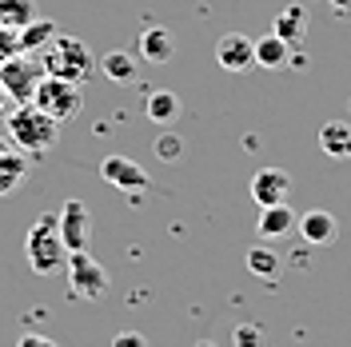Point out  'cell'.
I'll return each instance as SVG.
<instances>
[{
  "label": "cell",
  "instance_id": "cell-1",
  "mask_svg": "<svg viewBox=\"0 0 351 347\" xmlns=\"http://www.w3.org/2000/svg\"><path fill=\"white\" fill-rule=\"evenodd\" d=\"M4 120H8L12 148L24 156H40L48 148H56V140H60V120H52L48 112H40L32 100L28 104H12V112Z\"/></svg>",
  "mask_w": 351,
  "mask_h": 347
},
{
  "label": "cell",
  "instance_id": "cell-2",
  "mask_svg": "<svg viewBox=\"0 0 351 347\" xmlns=\"http://www.w3.org/2000/svg\"><path fill=\"white\" fill-rule=\"evenodd\" d=\"M40 64H44L48 76H60V80H72V84H84V80L96 76L100 60L88 52V44L80 40V36H56V40L40 52Z\"/></svg>",
  "mask_w": 351,
  "mask_h": 347
},
{
  "label": "cell",
  "instance_id": "cell-3",
  "mask_svg": "<svg viewBox=\"0 0 351 347\" xmlns=\"http://www.w3.org/2000/svg\"><path fill=\"white\" fill-rule=\"evenodd\" d=\"M24 256H28V267L36 276H56L68 267V248L60 239V228H56V216H40L28 236H24Z\"/></svg>",
  "mask_w": 351,
  "mask_h": 347
},
{
  "label": "cell",
  "instance_id": "cell-4",
  "mask_svg": "<svg viewBox=\"0 0 351 347\" xmlns=\"http://www.w3.org/2000/svg\"><path fill=\"white\" fill-rule=\"evenodd\" d=\"M32 104L40 112H48L52 120L68 124V120H76L80 108H84V92H80V84H72V80H60V76H48L44 72V80L32 92Z\"/></svg>",
  "mask_w": 351,
  "mask_h": 347
},
{
  "label": "cell",
  "instance_id": "cell-5",
  "mask_svg": "<svg viewBox=\"0 0 351 347\" xmlns=\"http://www.w3.org/2000/svg\"><path fill=\"white\" fill-rule=\"evenodd\" d=\"M68 291L76 296V300H100L104 291H108V272H104V263L92 260L84 252H68Z\"/></svg>",
  "mask_w": 351,
  "mask_h": 347
},
{
  "label": "cell",
  "instance_id": "cell-6",
  "mask_svg": "<svg viewBox=\"0 0 351 347\" xmlns=\"http://www.w3.org/2000/svg\"><path fill=\"white\" fill-rule=\"evenodd\" d=\"M40 80H44V64L32 60V52H21V56L0 64V88L12 96V104H28Z\"/></svg>",
  "mask_w": 351,
  "mask_h": 347
},
{
  "label": "cell",
  "instance_id": "cell-7",
  "mask_svg": "<svg viewBox=\"0 0 351 347\" xmlns=\"http://www.w3.org/2000/svg\"><path fill=\"white\" fill-rule=\"evenodd\" d=\"M56 228L64 239L68 252H84L88 236H92V212H88L84 200H64V208L56 212Z\"/></svg>",
  "mask_w": 351,
  "mask_h": 347
},
{
  "label": "cell",
  "instance_id": "cell-8",
  "mask_svg": "<svg viewBox=\"0 0 351 347\" xmlns=\"http://www.w3.org/2000/svg\"><path fill=\"white\" fill-rule=\"evenodd\" d=\"M100 176H104V184H112V188H120V192H144L148 184H152V176L144 172L136 160H128V156H104V164H100Z\"/></svg>",
  "mask_w": 351,
  "mask_h": 347
},
{
  "label": "cell",
  "instance_id": "cell-9",
  "mask_svg": "<svg viewBox=\"0 0 351 347\" xmlns=\"http://www.w3.org/2000/svg\"><path fill=\"white\" fill-rule=\"evenodd\" d=\"M216 64L223 72H247V68L256 64V40L252 36H243V32H228V36H219L216 40Z\"/></svg>",
  "mask_w": 351,
  "mask_h": 347
},
{
  "label": "cell",
  "instance_id": "cell-10",
  "mask_svg": "<svg viewBox=\"0 0 351 347\" xmlns=\"http://www.w3.org/2000/svg\"><path fill=\"white\" fill-rule=\"evenodd\" d=\"M291 195V176L284 168H260L252 176V200L260 208H271V204H287Z\"/></svg>",
  "mask_w": 351,
  "mask_h": 347
},
{
  "label": "cell",
  "instance_id": "cell-11",
  "mask_svg": "<svg viewBox=\"0 0 351 347\" xmlns=\"http://www.w3.org/2000/svg\"><path fill=\"white\" fill-rule=\"evenodd\" d=\"M295 228H300L304 243H311V248H331V243L339 239V219L331 216V212H324V208H311V212H304Z\"/></svg>",
  "mask_w": 351,
  "mask_h": 347
},
{
  "label": "cell",
  "instance_id": "cell-12",
  "mask_svg": "<svg viewBox=\"0 0 351 347\" xmlns=\"http://www.w3.org/2000/svg\"><path fill=\"white\" fill-rule=\"evenodd\" d=\"M295 224L300 216L287 208V204H271V208H260V219H256V236L267 239V243H276V239H287L295 232Z\"/></svg>",
  "mask_w": 351,
  "mask_h": 347
},
{
  "label": "cell",
  "instance_id": "cell-13",
  "mask_svg": "<svg viewBox=\"0 0 351 347\" xmlns=\"http://www.w3.org/2000/svg\"><path fill=\"white\" fill-rule=\"evenodd\" d=\"M136 52H140L148 64H168V60L176 56V36L168 32V28L152 24V28H144V32L136 36Z\"/></svg>",
  "mask_w": 351,
  "mask_h": 347
},
{
  "label": "cell",
  "instance_id": "cell-14",
  "mask_svg": "<svg viewBox=\"0 0 351 347\" xmlns=\"http://www.w3.org/2000/svg\"><path fill=\"white\" fill-rule=\"evenodd\" d=\"M271 32H276L284 44H304L307 40V8L304 4H287V8H280L276 21H271Z\"/></svg>",
  "mask_w": 351,
  "mask_h": 347
},
{
  "label": "cell",
  "instance_id": "cell-15",
  "mask_svg": "<svg viewBox=\"0 0 351 347\" xmlns=\"http://www.w3.org/2000/svg\"><path fill=\"white\" fill-rule=\"evenodd\" d=\"M180 112H184V104H180V96L168 92V88L148 92V100H144V116H148L152 124H160V128H172L176 120H180Z\"/></svg>",
  "mask_w": 351,
  "mask_h": 347
},
{
  "label": "cell",
  "instance_id": "cell-16",
  "mask_svg": "<svg viewBox=\"0 0 351 347\" xmlns=\"http://www.w3.org/2000/svg\"><path fill=\"white\" fill-rule=\"evenodd\" d=\"M100 72L108 76L112 84H136L140 80V68H136V56L132 52H108L104 60H100Z\"/></svg>",
  "mask_w": 351,
  "mask_h": 347
},
{
  "label": "cell",
  "instance_id": "cell-17",
  "mask_svg": "<svg viewBox=\"0 0 351 347\" xmlns=\"http://www.w3.org/2000/svg\"><path fill=\"white\" fill-rule=\"evenodd\" d=\"M16 36H21V52H44L48 44L60 36V28H56V21H40L36 16L32 24H24Z\"/></svg>",
  "mask_w": 351,
  "mask_h": 347
},
{
  "label": "cell",
  "instance_id": "cell-18",
  "mask_svg": "<svg viewBox=\"0 0 351 347\" xmlns=\"http://www.w3.org/2000/svg\"><path fill=\"white\" fill-rule=\"evenodd\" d=\"M319 148L328 156H335V160H348L351 156V124H343V120L324 124L319 128Z\"/></svg>",
  "mask_w": 351,
  "mask_h": 347
},
{
  "label": "cell",
  "instance_id": "cell-19",
  "mask_svg": "<svg viewBox=\"0 0 351 347\" xmlns=\"http://www.w3.org/2000/svg\"><path fill=\"white\" fill-rule=\"evenodd\" d=\"M24 176H28V156L24 152L12 148L8 156H0V195H12L24 184Z\"/></svg>",
  "mask_w": 351,
  "mask_h": 347
},
{
  "label": "cell",
  "instance_id": "cell-20",
  "mask_svg": "<svg viewBox=\"0 0 351 347\" xmlns=\"http://www.w3.org/2000/svg\"><path fill=\"white\" fill-rule=\"evenodd\" d=\"M287 60H291V44H284L276 32L256 40V64L260 68H284Z\"/></svg>",
  "mask_w": 351,
  "mask_h": 347
},
{
  "label": "cell",
  "instance_id": "cell-21",
  "mask_svg": "<svg viewBox=\"0 0 351 347\" xmlns=\"http://www.w3.org/2000/svg\"><path fill=\"white\" fill-rule=\"evenodd\" d=\"M36 21V0H0V24L4 28H16Z\"/></svg>",
  "mask_w": 351,
  "mask_h": 347
},
{
  "label": "cell",
  "instance_id": "cell-22",
  "mask_svg": "<svg viewBox=\"0 0 351 347\" xmlns=\"http://www.w3.org/2000/svg\"><path fill=\"white\" fill-rule=\"evenodd\" d=\"M247 272L260 276V280H276V272H280L276 252H267V248H252V252H247Z\"/></svg>",
  "mask_w": 351,
  "mask_h": 347
},
{
  "label": "cell",
  "instance_id": "cell-23",
  "mask_svg": "<svg viewBox=\"0 0 351 347\" xmlns=\"http://www.w3.org/2000/svg\"><path fill=\"white\" fill-rule=\"evenodd\" d=\"M156 156H160V160H180V156H184V140H180L176 132H160V136H156Z\"/></svg>",
  "mask_w": 351,
  "mask_h": 347
},
{
  "label": "cell",
  "instance_id": "cell-24",
  "mask_svg": "<svg viewBox=\"0 0 351 347\" xmlns=\"http://www.w3.org/2000/svg\"><path fill=\"white\" fill-rule=\"evenodd\" d=\"M232 344L236 347H263V327L260 324H240L232 331Z\"/></svg>",
  "mask_w": 351,
  "mask_h": 347
},
{
  "label": "cell",
  "instance_id": "cell-25",
  "mask_svg": "<svg viewBox=\"0 0 351 347\" xmlns=\"http://www.w3.org/2000/svg\"><path fill=\"white\" fill-rule=\"evenodd\" d=\"M12 56H21V36H16V28H4L0 24V64L12 60Z\"/></svg>",
  "mask_w": 351,
  "mask_h": 347
},
{
  "label": "cell",
  "instance_id": "cell-26",
  "mask_svg": "<svg viewBox=\"0 0 351 347\" xmlns=\"http://www.w3.org/2000/svg\"><path fill=\"white\" fill-rule=\"evenodd\" d=\"M16 347H60L52 335H40V331H24L21 339H16Z\"/></svg>",
  "mask_w": 351,
  "mask_h": 347
},
{
  "label": "cell",
  "instance_id": "cell-27",
  "mask_svg": "<svg viewBox=\"0 0 351 347\" xmlns=\"http://www.w3.org/2000/svg\"><path fill=\"white\" fill-rule=\"evenodd\" d=\"M112 347H148V339L140 331H116L112 335Z\"/></svg>",
  "mask_w": 351,
  "mask_h": 347
},
{
  "label": "cell",
  "instance_id": "cell-28",
  "mask_svg": "<svg viewBox=\"0 0 351 347\" xmlns=\"http://www.w3.org/2000/svg\"><path fill=\"white\" fill-rule=\"evenodd\" d=\"M8 112H12V96L0 88V116H8Z\"/></svg>",
  "mask_w": 351,
  "mask_h": 347
},
{
  "label": "cell",
  "instance_id": "cell-29",
  "mask_svg": "<svg viewBox=\"0 0 351 347\" xmlns=\"http://www.w3.org/2000/svg\"><path fill=\"white\" fill-rule=\"evenodd\" d=\"M331 8H335V12H351V0H328Z\"/></svg>",
  "mask_w": 351,
  "mask_h": 347
},
{
  "label": "cell",
  "instance_id": "cell-30",
  "mask_svg": "<svg viewBox=\"0 0 351 347\" xmlns=\"http://www.w3.org/2000/svg\"><path fill=\"white\" fill-rule=\"evenodd\" d=\"M12 152V140H8V136H0V156H8Z\"/></svg>",
  "mask_w": 351,
  "mask_h": 347
},
{
  "label": "cell",
  "instance_id": "cell-31",
  "mask_svg": "<svg viewBox=\"0 0 351 347\" xmlns=\"http://www.w3.org/2000/svg\"><path fill=\"white\" fill-rule=\"evenodd\" d=\"M199 347H212V344H199Z\"/></svg>",
  "mask_w": 351,
  "mask_h": 347
}]
</instances>
